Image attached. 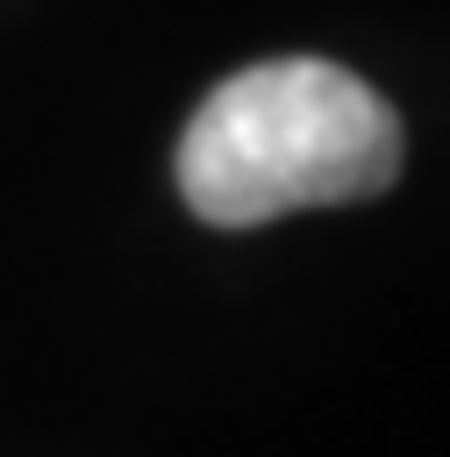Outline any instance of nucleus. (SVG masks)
<instances>
[{
    "instance_id": "nucleus-1",
    "label": "nucleus",
    "mask_w": 450,
    "mask_h": 457,
    "mask_svg": "<svg viewBox=\"0 0 450 457\" xmlns=\"http://www.w3.org/2000/svg\"><path fill=\"white\" fill-rule=\"evenodd\" d=\"M393 171L400 114L329 57H271L229 71L179 136V193L214 228L364 200L386 193Z\"/></svg>"
}]
</instances>
